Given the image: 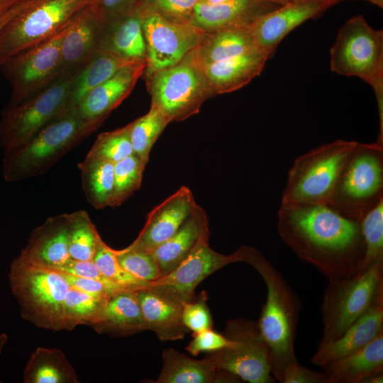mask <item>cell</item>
Here are the masks:
<instances>
[{
  "mask_svg": "<svg viewBox=\"0 0 383 383\" xmlns=\"http://www.w3.org/2000/svg\"><path fill=\"white\" fill-rule=\"evenodd\" d=\"M277 227L283 243L328 281L361 270L365 242L360 221L328 205L281 203Z\"/></svg>",
  "mask_w": 383,
  "mask_h": 383,
  "instance_id": "1",
  "label": "cell"
},
{
  "mask_svg": "<svg viewBox=\"0 0 383 383\" xmlns=\"http://www.w3.org/2000/svg\"><path fill=\"white\" fill-rule=\"evenodd\" d=\"M241 262L252 267L262 277L267 296L257 322L270 350L271 372L280 382L285 369L297 362L295 340L301 301L274 265L256 248L241 245Z\"/></svg>",
  "mask_w": 383,
  "mask_h": 383,
  "instance_id": "2",
  "label": "cell"
},
{
  "mask_svg": "<svg viewBox=\"0 0 383 383\" xmlns=\"http://www.w3.org/2000/svg\"><path fill=\"white\" fill-rule=\"evenodd\" d=\"M101 124L82 118L76 107L66 110L30 140L4 152V179L14 182L46 172Z\"/></svg>",
  "mask_w": 383,
  "mask_h": 383,
  "instance_id": "3",
  "label": "cell"
},
{
  "mask_svg": "<svg viewBox=\"0 0 383 383\" xmlns=\"http://www.w3.org/2000/svg\"><path fill=\"white\" fill-rule=\"evenodd\" d=\"M8 277L23 319L45 330H65L64 302L70 285L60 272L18 256Z\"/></svg>",
  "mask_w": 383,
  "mask_h": 383,
  "instance_id": "4",
  "label": "cell"
},
{
  "mask_svg": "<svg viewBox=\"0 0 383 383\" xmlns=\"http://www.w3.org/2000/svg\"><path fill=\"white\" fill-rule=\"evenodd\" d=\"M331 70L357 77L373 89L378 105L379 134L383 140V31L372 28L362 15L340 28L330 51Z\"/></svg>",
  "mask_w": 383,
  "mask_h": 383,
  "instance_id": "5",
  "label": "cell"
},
{
  "mask_svg": "<svg viewBox=\"0 0 383 383\" xmlns=\"http://www.w3.org/2000/svg\"><path fill=\"white\" fill-rule=\"evenodd\" d=\"M383 200V144L356 142L326 204L360 221Z\"/></svg>",
  "mask_w": 383,
  "mask_h": 383,
  "instance_id": "6",
  "label": "cell"
},
{
  "mask_svg": "<svg viewBox=\"0 0 383 383\" xmlns=\"http://www.w3.org/2000/svg\"><path fill=\"white\" fill-rule=\"evenodd\" d=\"M92 0H30L0 33V67L10 58L56 35Z\"/></svg>",
  "mask_w": 383,
  "mask_h": 383,
  "instance_id": "7",
  "label": "cell"
},
{
  "mask_svg": "<svg viewBox=\"0 0 383 383\" xmlns=\"http://www.w3.org/2000/svg\"><path fill=\"white\" fill-rule=\"evenodd\" d=\"M383 294V262H377L346 278L329 280L321 313V342L335 340Z\"/></svg>",
  "mask_w": 383,
  "mask_h": 383,
  "instance_id": "8",
  "label": "cell"
},
{
  "mask_svg": "<svg viewBox=\"0 0 383 383\" xmlns=\"http://www.w3.org/2000/svg\"><path fill=\"white\" fill-rule=\"evenodd\" d=\"M356 142L340 139L299 156L289 171L282 203L326 204Z\"/></svg>",
  "mask_w": 383,
  "mask_h": 383,
  "instance_id": "9",
  "label": "cell"
},
{
  "mask_svg": "<svg viewBox=\"0 0 383 383\" xmlns=\"http://www.w3.org/2000/svg\"><path fill=\"white\" fill-rule=\"evenodd\" d=\"M151 105L169 120L182 121L199 113L214 96L200 66L187 55L179 63L145 76Z\"/></svg>",
  "mask_w": 383,
  "mask_h": 383,
  "instance_id": "10",
  "label": "cell"
},
{
  "mask_svg": "<svg viewBox=\"0 0 383 383\" xmlns=\"http://www.w3.org/2000/svg\"><path fill=\"white\" fill-rule=\"evenodd\" d=\"M78 71L63 74L48 87L28 99L7 106L0 119V146L4 152L26 143L65 111Z\"/></svg>",
  "mask_w": 383,
  "mask_h": 383,
  "instance_id": "11",
  "label": "cell"
},
{
  "mask_svg": "<svg viewBox=\"0 0 383 383\" xmlns=\"http://www.w3.org/2000/svg\"><path fill=\"white\" fill-rule=\"evenodd\" d=\"M223 334L234 343L206 356L219 370L250 383H273L270 350L257 322L238 318L227 321Z\"/></svg>",
  "mask_w": 383,
  "mask_h": 383,
  "instance_id": "12",
  "label": "cell"
},
{
  "mask_svg": "<svg viewBox=\"0 0 383 383\" xmlns=\"http://www.w3.org/2000/svg\"><path fill=\"white\" fill-rule=\"evenodd\" d=\"M69 27L12 57L0 67L11 88L9 105L28 99L62 75L61 45Z\"/></svg>",
  "mask_w": 383,
  "mask_h": 383,
  "instance_id": "13",
  "label": "cell"
},
{
  "mask_svg": "<svg viewBox=\"0 0 383 383\" xmlns=\"http://www.w3.org/2000/svg\"><path fill=\"white\" fill-rule=\"evenodd\" d=\"M145 10L143 24L145 43L143 77L181 62L200 43L205 34L191 23L171 22L146 7Z\"/></svg>",
  "mask_w": 383,
  "mask_h": 383,
  "instance_id": "14",
  "label": "cell"
},
{
  "mask_svg": "<svg viewBox=\"0 0 383 383\" xmlns=\"http://www.w3.org/2000/svg\"><path fill=\"white\" fill-rule=\"evenodd\" d=\"M241 262L238 250L230 255L213 250L209 240L199 245L174 270L144 287L180 305L194 299L196 287L210 274L228 265Z\"/></svg>",
  "mask_w": 383,
  "mask_h": 383,
  "instance_id": "15",
  "label": "cell"
},
{
  "mask_svg": "<svg viewBox=\"0 0 383 383\" xmlns=\"http://www.w3.org/2000/svg\"><path fill=\"white\" fill-rule=\"evenodd\" d=\"M342 1L290 0L251 25L257 46L272 57L280 41L293 29Z\"/></svg>",
  "mask_w": 383,
  "mask_h": 383,
  "instance_id": "16",
  "label": "cell"
},
{
  "mask_svg": "<svg viewBox=\"0 0 383 383\" xmlns=\"http://www.w3.org/2000/svg\"><path fill=\"white\" fill-rule=\"evenodd\" d=\"M196 205L191 189L181 187L148 213L143 228L128 248L152 252L178 231Z\"/></svg>",
  "mask_w": 383,
  "mask_h": 383,
  "instance_id": "17",
  "label": "cell"
},
{
  "mask_svg": "<svg viewBox=\"0 0 383 383\" xmlns=\"http://www.w3.org/2000/svg\"><path fill=\"white\" fill-rule=\"evenodd\" d=\"M145 60H139L118 71L91 90L76 106L80 116L103 123L110 113L131 94L143 76Z\"/></svg>",
  "mask_w": 383,
  "mask_h": 383,
  "instance_id": "18",
  "label": "cell"
},
{
  "mask_svg": "<svg viewBox=\"0 0 383 383\" xmlns=\"http://www.w3.org/2000/svg\"><path fill=\"white\" fill-rule=\"evenodd\" d=\"M69 213L50 217L31 233L18 255L23 260L57 269L71 260L69 254Z\"/></svg>",
  "mask_w": 383,
  "mask_h": 383,
  "instance_id": "19",
  "label": "cell"
},
{
  "mask_svg": "<svg viewBox=\"0 0 383 383\" xmlns=\"http://www.w3.org/2000/svg\"><path fill=\"white\" fill-rule=\"evenodd\" d=\"M383 331V294L338 338L319 341L311 362L319 367L363 348Z\"/></svg>",
  "mask_w": 383,
  "mask_h": 383,
  "instance_id": "20",
  "label": "cell"
},
{
  "mask_svg": "<svg viewBox=\"0 0 383 383\" xmlns=\"http://www.w3.org/2000/svg\"><path fill=\"white\" fill-rule=\"evenodd\" d=\"M279 6L264 0H232L216 5L198 3L190 23L204 33L245 27Z\"/></svg>",
  "mask_w": 383,
  "mask_h": 383,
  "instance_id": "21",
  "label": "cell"
},
{
  "mask_svg": "<svg viewBox=\"0 0 383 383\" xmlns=\"http://www.w3.org/2000/svg\"><path fill=\"white\" fill-rule=\"evenodd\" d=\"M104 23L91 4L68 28L61 45L62 74L79 70L99 50Z\"/></svg>",
  "mask_w": 383,
  "mask_h": 383,
  "instance_id": "22",
  "label": "cell"
},
{
  "mask_svg": "<svg viewBox=\"0 0 383 383\" xmlns=\"http://www.w3.org/2000/svg\"><path fill=\"white\" fill-rule=\"evenodd\" d=\"M143 0L128 12L104 24L99 50L131 60H145L143 24L145 16Z\"/></svg>",
  "mask_w": 383,
  "mask_h": 383,
  "instance_id": "23",
  "label": "cell"
},
{
  "mask_svg": "<svg viewBox=\"0 0 383 383\" xmlns=\"http://www.w3.org/2000/svg\"><path fill=\"white\" fill-rule=\"evenodd\" d=\"M209 238L208 217L204 209L197 204L178 231L151 252L159 267L160 277L174 270L199 245Z\"/></svg>",
  "mask_w": 383,
  "mask_h": 383,
  "instance_id": "24",
  "label": "cell"
},
{
  "mask_svg": "<svg viewBox=\"0 0 383 383\" xmlns=\"http://www.w3.org/2000/svg\"><path fill=\"white\" fill-rule=\"evenodd\" d=\"M270 55L262 49L201 67L214 96L234 91L259 75Z\"/></svg>",
  "mask_w": 383,
  "mask_h": 383,
  "instance_id": "25",
  "label": "cell"
},
{
  "mask_svg": "<svg viewBox=\"0 0 383 383\" xmlns=\"http://www.w3.org/2000/svg\"><path fill=\"white\" fill-rule=\"evenodd\" d=\"M321 367L326 383H362L383 373V331L363 348Z\"/></svg>",
  "mask_w": 383,
  "mask_h": 383,
  "instance_id": "26",
  "label": "cell"
},
{
  "mask_svg": "<svg viewBox=\"0 0 383 383\" xmlns=\"http://www.w3.org/2000/svg\"><path fill=\"white\" fill-rule=\"evenodd\" d=\"M239 378L219 370L206 357L196 360L167 348L162 353V368L156 383H233Z\"/></svg>",
  "mask_w": 383,
  "mask_h": 383,
  "instance_id": "27",
  "label": "cell"
},
{
  "mask_svg": "<svg viewBox=\"0 0 383 383\" xmlns=\"http://www.w3.org/2000/svg\"><path fill=\"white\" fill-rule=\"evenodd\" d=\"M257 49L251 26L205 33L200 43L187 55L196 65H206L235 57Z\"/></svg>",
  "mask_w": 383,
  "mask_h": 383,
  "instance_id": "28",
  "label": "cell"
},
{
  "mask_svg": "<svg viewBox=\"0 0 383 383\" xmlns=\"http://www.w3.org/2000/svg\"><path fill=\"white\" fill-rule=\"evenodd\" d=\"M148 330L160 340L182 339L189 332L182 319V305L145 287L135 291Z\"/></svg>",
  "mask_w": 383,
  "mask_h": 383,
  "instance_id": "29",
  "label": "cell"
},
{
  "mask_svg": "<svg viewBox=\"0 0 383 383\" xmlns=\"http://www.w3.org/2000/svg\"><path fill=\"white\" fill-rule=\"evenodd\" d=\"M91 327L99 333L121 336L148 330L135 291L122 289L109 296Z\"/></svg>",
  "mask_w": 383,
  "mask_h": 383,
  "instance_id": "30",
  "label": "cell"
},
{
  "mask_svg": "<svg viewBox=\"0 0 383 383\" xmlns=\"http://www.w3.org/2000/svg\"><path fill=\"white\" fill-rule=\"evenodd\" d=\"M137 61L99 50L76 73L66 110L76 107L91 90L110 79L121 69Z\"/></svg>",
  "mask_w": 383,
  "mask_h": 383,
  "instance_id": "31",
  "label": "cell"
},
{
  "mask_svg": "<svg viewBox=\"0 0 383 383\" xmlns=\"http://www.w3.org/2000/svg\"><path fill=\"white\" fill-rule=\"evenodd\" d=\"M23 382L79 383V380L61 350L38 347L25 367Z\"/></svg>",
  "mask_w": 383,
  "mask_h": 383,
  "instance_id": "32",
  "label": "cell"
},
{
  "mask_svg": "<svg viewBox=\"0 0 383 383\" xmlns=\"http://www.w3.org/2000/svg\"><path fill=\"white\" fill-rule=\"evenodd\" d=\"M82 187L89 204L96 209L109 206L114 175V163L87 156L79 162Z\"/></svg>",
  "mask_w": 383,
  "mask_h": 383,
  "instance_id": "33",
  "label": "cell"
},
{
  "mask_svg": "<svg viewBox=\"0 0 383 383\" xmlns=\"http://www.w3.org/2000/svg\"><path fill=\"white\" fill-rule=\"evenodd\" d=\"M171 121L154 106L143 116L131 123V141L133 151L147 165L151 149Z\"/></svg>",
  "mask_w": 383,
  "mask_h": 383,
  "instance_id": "34",
  "label": "cell"
},
{
  "mask_svg": "<svg viewBox=\"0 0 383 383\" xmlns=\"http://www.w3.org/2000/svg\"><path fill=\"white\" fill-rule=\"evenodd\" d=\"M69 254L72 260H92L99 238L89 214L84 210L69 213Z\"/></svg>",
  "mask_w": 383,
  "mask_h": 383,
  "instance_id": "35",
  "label": "cell"
},
{
  "mask_svg": "<svg viewBox=\"0 0 383 383\" xmlns=\"http://www.w3.org/2000/svg\"><path fill=\"white\" fill-rule=\"evenodd\" d=\"M106 300L70 287L64 302L65 330L79 325L91 326L99 318Z\"/></svg>",
  "mask_w": 383,
  "mask_h": 383,
  "instance_id": "36",
  "label": "cell"
},
{
  "mask_svg": "<svg viewBox=\"0 0 383 383\" xmlns=\"http://www.w3.org/2000/svg\"><path fill=\"white\" fill-rule=\"evenodd\" d=\"M145 166L134 153L114 164L113 186L109 206H120L140 187Z\"/></svg>",
  "mask_w": 383,
  "mask_h": 383,
  "instance_id": "37",
  "label": "cell"
},
{
  "mask_svg": "<svg viewBox=\"0 0 383 383\" xmlns=\"http://www.w3.org/2000/svg\"><path fill=\"white\" fill-rule=\"evenodd\" d=\"M131 123L100 133L87 156L116 163L133 153L131 141Z\"/></svg>",
  "mask_w": 383,
  "mask_h": 383,
  "instance_id": "38",
  "label": "cell"
},
{
  "mask_svg": "<svg viewBox=\"0 0 383 383\" xmlns=\"http://www.w3.org/2000/svg\"><path fill=\"white\" fill-rule=\"evenodd\" d=\"M365 242V254L361 270L383 262V200L371 209L360 221Z\"/></svg>",
  "mask_w": 383,
  "mask_h": 383,
  "instance_id": "39",
  "label": "cell"
},
{
  "mask_svg": "<svg viewBox=\"0 0 383 383\" xmlns=\"http://www.w3.org/2000/svg\"><path fill=\"white\" fill-rule=\"evenodd\" d=\"M92 261L104 276L123 289L136 291L148 284L126 271L118 263L113 249L108 246L101 237Z\"/></svg>",
  "mask_w": 383,
  "mask_h": 383,
  "instance_id": "40",
  "label": "cell"
},
{
  "mask_svg": "<svg viewBox=\"0 0 383 383\" xmlns=\"http://www.w3.org/2000/svg\"><path fill=\"white\" fill-rule=\"evenodd\" d=\"M121 266L137 279L148 283L160 277V270L151 252L128 247L113 249Z\"/></svg>",
  "mask_w": 383,
  "mask_h": 383,
  "instance_id": "41",
  "label": "cell"
},
{
  "mask_svg": "<svg viewBox=\"0 0 383 383\" xmlns=\"http://www.w3.org/2000/svg\"><path fill=\"white\" fill-rule=\"evenodd\" d=\"M148 11L177 23H190L199 0H143Z\"/></svg>",
  "mask_w": 383,
  "mask_h": 383,
  "instance_id": "42",
  "label": "cell"
},
{
  "mask_svg": "<svg viewBox=\"0 0 383 383\" xmlns=\"http://www.w3.org/2000/svg\"><path fill=\"white\" fill-rule=\"evenodd\" d=\"M201 295L182 306V319L184 326L194 334L212 328V317L204 299Z\"/></svg>",
  "mask_w": 383,
  "mask_h": 383,
  "instance_id": "43",
  "label": "cell"
},
{
  "mask_svg": "<svg viewBox=\"0 0 383 383\" xmlns=\"http://www.w3.org/2000/svg\"><path fill=\"white\" fill-rule=\"evenodd\" d=\"M234 342L211 329L204 330L194 334V338L189 343L186 350L192 355L196 356L200 353H212L218 350L231 347Z\"/></svg>",
  "mask_w": 383,
  "mask_h": 383,
  "instance_id": "44",
  "label": "cell"
},
{
  "mask_svg": "<svg viewBox=\"0 0 383 383\" xmlns=\"http://www.w3.org/2000/svg\"><path fill=\"white\" fill-rule=\"evenodd\" d=\"M53 270L99 281L106 286L111 294L123 289L104 276L92 260L78 261L71 259L63 266Z\"/></svg>",
  "mask_w": 383,
  "mask_h": 383,
  "instance_id": "45",
  "label": "cell"
},
{
  "mask_svg": "<svg viewBox=\"0 0 383 383\" xmlns=\"http://www.w3.org/2000/svg\"><path fill=\"white\" fill-rule=\"evenodd\" d=\"M140 0H92L91 7L103 23L118 17L133 9Z\"/></svg>",
  "mask_w": 383,
  "mask_h": 383,
  "instance_id": "46",
  "label": "cell"
},
{
  "mask_svg": "<svg viewBox=\"0 0 383 383\" xmlns=\"http://www.w3.org/2000/svg\"><path fill=\"white\" fill-rule=\"evenodd\" d=\"M282 383H326V376L323 372L310 370L301 365L298 361L289 365L284 371Z\"/></svg>",
  "mask_w": 383,
  "mask_h": 383,
  "instance_id": "47",
  "label": "cell"
},
{
  "mask_svg": "<svg viewBox=\"0 0 383 383\" xmlns=\"http://www.w3.org/2000/svg\"><path fill=\"white\" fill-rule=\"evenodd\" d=\"M60 272V271H59ZM70 287L98 298L107 299L111 293L103 283L89 278L61 272Z\"/></svg>",
  "mask_w": 383,
  "mask_h": 383,
  "instance_id": "48",
  "label": "cell"
},
{
  "mask_svg": "<svg viewBox=\"0 0 383 383\" xmlns=\"http://www.w3.org/2000/svg\"><path fill=\"white\" fill-rule=\"evenodd\" d=\"M30 0H23L11 9L0 15V33L6 25L28 4Z\"/></svg>",
  "mask_w": 383,
  "mask_h": 383,
  "instance_id": "49",
  "label": "cell"
},
{
  "mask_svg": "<svg viewBox=\"0 0 383 383\" xmlns=\"http://www.w3.org/2000/svg\"><path fill=\"white\" fill-rule=\"evenodd\" d=\"M23 1V0H0V15Z\"/></svg>",
  "mask_w": 383,
  "mask_h": 383,
  "instance_id": "50",
  "label": "cell"
},
{
  "mask_svg": "<svg viewBox=\"0 0 383 383\" xmlns=\"http://www.w3.org/2000/svg\"><path fill=\"white\" fill-rule=\"evenodd\" d=\"M383 373L372 375L365 379L362 383H382Z\"/></svg>",
  "mask_w": 383,
  "mask_h": 383,
  "instance_id": "51",
  "label": "cell"
},
{
  "mask_svg": "<svg viewBox=\"0 0 383 383\" xmlns=\"http://www.w3.org/2000/svg\"><path fill=\"white\" fill-rule=\"evenodd\" d=\"M232 0H199V3L209 4V5H216L223 3H226Z\"/></svg>",
  "mask_w": 383,
  "mask_h": 383,
  "instance_id": "52",
  "label": "cell"
},
{
  "mask_svg": "<svg viewBox=\"0 0 383 383\" xmlns=\"http://www.w3.org/2000/svg\"><path fill=\"white\" fill-rule=\"evenodd\" d=\"M7 341H8V335L4 333L0 334V355L1 353V351L4 345L6 343ZM0 382H1V380H0Z\"/></svg>",
  "mask_w": 383,
  "mask_h": 383,
  "instance_id": "53",
  "label": "cell"
},
{
  "mask_svg": "<svg viewBox=\"0 0 383 383\" xmlns=\"http://www.w3.org/2000/svg\"><path fill=\"white\" fill-rule=\"evenodd\" d=\"M264 1L282 6L285 4L286 3H287L288 1H289L290 0H264Z\"/></svg>",
  "mask_w": 383,
  "mask_h": 383,
  "instance_id": "54",
  "label": "cell"
},
{
  "mask_svg": "<svg viewBox=\"0 0 383 383\" xmlns=\"http://www.w3.org/2000/svg\"><path fill=\"white\" fill-rule=\"evenodd\" d=\"M366 1H368L369 2L377 6L378 7L381 9L383 8V0H366Z\"/></svg>",
  "mask_w": 383,
  "mask_h": 383,
  "instance_id": "55",
  "label": "cell"
}]
</instances>
